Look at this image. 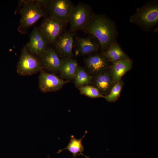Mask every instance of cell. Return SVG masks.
I'll return each mask as SVG.
<instances>
[{
    "mask_svg": "<svg viewBox=\"0 0 158 158\" xmlns=\"http://www.w3.org/2000/svg\"><path fill=\"white\" fill-rule=\"evenodd\" d=\"M73 6L69 0H49L46 7L50 16H54L66 23L68 22Z\"/></svg>",
    "mask_w": 158,
    "mask_h": 158,
    "instance_id": "52a82bcc",
    "label": "cell"
},
{
    "mask_svg": "<svg viewBox=\"0 0 158 158\" xmlns=\"http://www.w3.org/2000/svg\"><path fill=\"white\" fill-rule=\"evenodd\" d=\"M69 81L65 80L54 74L42 70L39 76V87L43 93L55 92L60 90Z\"/></svg>",
    "mask_w": 158,
    "mask_h": 158,
    "instance_id": "ba28073f",
    "label": "cell"
},
{
    "mask_svg": "<svg viewBox=\"0 0 158 158\" xmlns=\"http://www.w3.org/2000/svg\"><path fill=\"white\" fill-rule=\"evenodd\" d=\"M124 85V83L121 80L114 85L109 93L104 98L108 102H114L119 98Z\"/></svg>",
    "mask_w": 158,
    "mask_h": 158,
    "instance_id": "ffe728a7",
    "label": "cell"
},
{
    "mask_svg": "<svg viewBox=\"0 0 158 158\" xmlns=\"http://www.w3.org/2000/svg\"><path fill=\"white\" fill-rule=\"evenodd\" d=\"M92 15L91 8L86 4L79 3L73 6L68 22L70 25V31L74 32L83 29Z\"/></svg>",
    "mask_w": 158,
    "mask_h": 158,
    "instance_id": "277c9868",
    "label": "cell"
},
{
    "mask_svg": "<svg viewBox=\"0 0 158 158\" xmlns=\"http://www.w3.org/2000/svg\"><path fill=\"white\" fill-rule=\"evenodd\" d=\"M130 21L145 29L153 27L158 21L157 4L149 3L143 5L131 17Z\"/></svg>",
    "mask_w": 158,
    "mask_h": 158,
    "instance_id": "3957f363",
    "label": "cell"
},
{
    "mask_svg": "<svg viewBox=\"0 0 158 158\" xmlns=\"http://www.w3.org/2000/svg\"><path fill=\"white\" fill-rule=\"evenodd\" d=\"M102 53L111 63L129 59L128 56L115 41L111 44L106 50Z\"/></svg>",
    "mask_w": 158,
    "mask_h": 158,
    "instance_id": "2e32d148",
    "label": "cell"
},
{
    "mask_svg": "<svg viewBox=\"0 0 158 158\" xmlns=\"http://www.w3.org/2000/svg\"><path fill=\"white\" fill-rule=\"evenodd\" d=\"M42 70L40 61L30 54L24 46L22 49L18 63L17 73L21 76H29L40 72Z\"/></svg>",
    "mask_w": 158,
    "mask_h": 158,
    "instance_id": "5b68a950",
    "label": "cell"
},
{
    "mask_svg": "<svg viewBox=\"0 0 158 158\" xmlns=\"http://www.w3.org/2000/svg\"><path fill=\"white\" fill-rule=\"evenodd\" d=\"M80 92L88 97L92 98H103L104 97L98 90L92 85H87L78 87Z\"/></svg>",
    "mask_w": 158,
    "mask_h": 158,
    "instance_id": "44dd1931",
    "label": "cell"
},
{
    "mask_svg": "<svg viewBox=\"0 0 158 158\" xmlns=\"http://www.w3.org/2000/svg\"><path fill=\"white\" fill-rule=\"evenodd\" d=\"M85 64L91 75L95 76L109 69L111 63L101 53H94L85 60Z\"/></svg>",
    "mask_w": 158,
    "mask_h": 158,
    "instance_id": "8fae6325",
    "label": "cell"
},
{
    "mask_svg": "<svg viewBox=\"0 0 158 158\" xmlns=\"http://www.w3.org/2000/svg\"><path fill=\"white\" fill-rule=\"evenodd\" d=\"M20 10L21 18L18 30L20 32L26 29L35 23L45 15L43 6L38 0L22 1Z\"/></svg>",
    "mask_w": 158,
    "mask_h": 158,
    "instance_id": "7a4b0ae2",
    "label": "cell"
},
{
    "mask_svg": "<svg viewBox=\"0 0 158 158\" xmlns=\"http://www.w3.org/2000/svg\"><path fill=\"white\" fill-rule=\"evenodd\" d=\"M93 75L89 74L82 67L78 66L73 79L75 86L80 87L92 83Z\"/></svg>",
    "mask_w": 158,
    "mask_h": 158,
    "instance_id": "d6986e66",
    "label": "cell"
},
{
    "mask_svg": "<svg viewBox=\"0 0 158 158\" xmlns=\"http://www.w3.org/2000/svg\"><path fill=\"white\" fill-rule=\"evenodd\" d=\"M47 42L38 29L35 28L32 32L29 41L25 47L32 55L41 57L48 49Z\"/></svg>",
    "mask_w": 158,
    "mask_h": 158,
    "instance_id": "30bf717a",
    "label": "cell"
},
{
    "mask_svg": "<svg viewBox=\"0 0 158 158\" xmlns=\"http://www.w3.org/2000/svg\"><path fill=\"white\" fill-rule=\"evenodd\" d=\"M83 30L98 40L102 52L107 49L117 36L114 23L102 15H93Z\"/></svg>",
    "mask_w": 158,
    "mask_h": 158,
    "instance_id": "6da1fadb",
    "label": "cell"
},
{
    "mask_svg": "<svg viewBox=\"0 0 158 158\" xmlns=\"http://www.w3.org/2000/svg\"><path fill=\"white\" fill-rule=\"evenodd\" d=\"M65 24L56 18L49 16L44 20L38 29L47 42L54 43L63 32Z\"/></svg>",
    "mask_w": 158,
    "mask_h": 158,
    "instance_id": "8992f818",
    "label": "cell"
},
{
    "mask_svg": "<svg viewBox=\"0 0 158 158\" xmlns=\"http://www.w3.org/2000/svg\"><path fill=\"white\" fill-rule=\"evenodd\" d=\"M115 83L109 68L93 76L91 84L104 97L109 94Z\"/></svg>",
    "mask_w": 158,
    "mask_h": 158,
    "instance_id": "4fadbf2b",
    "label": "cell"
},
{
    "mask_svg": "<svg viewBox=\"0 0 158 158\" xmlns=\"http://www.w3.org/2000/svg\"><path fill=\"white\" fill-rule=\"evenodd\" d=\"M61 59L59 71L61 76L68 80L73 79L78 66L77 61L72 57Z\"/></svg>",
    "mask_w": 158,
    "mask_h": 158,
    "instance_id": "e0dca14e",
    "label": "cell"
},
{
    "mask_svg": "<svg viewBox=\"0 0 158 158\" xmlns=\"http://www.w3.org/2000/svg\"><path fill=\"white\" fill-rule=\"evenodd\" d=\"M133 63L129 59L111 63L110 69L115 83L122 80L123 76L130 71Z\"/></svg>",
    "mask_w": 158,
    "mask_h": 158,
    "instance_id": "9a60e30c",
    "label": "cell"
},
{
    "mask_svg": "<svg viewBox=\"0 0 158 158\" xmlns=\"http://www.w3.org/2000/svg\"><path fill=\"white\" fill-rule=\"evenodd\" d=\"M74 32L71 31L62 32L54 42V49L61 59L72 57Z\"/></svg>",
    "mask_w": 158,
    "mask_h": 158,
    "instance_id": "9c48e42d",
    "label": "cell"
},
{
    "mask_svg": "<svg viewBox=\"0 0 158 158\" xmlns=\"http://www.w3.org/2000/svg\"><path fill=\"white\" fill-rule=\"evenodd\" d=\"M87 133V131H85L84 135L80 139H77L74 135H71L69 142L67 145L63 149L59 150L58 153H59L64 150H66L72 154L73 158L80 155L83 156L86 158H88L83 153L84 148L82 141Z\"/></svg>",
    "mask_w": 158,
    "mask_h": 158,
    "instance_id": "ac0fdd59",
    "label": "cell"
},
{
    "mask_svg": "<svg viewBox=\"0 0 158 158\" xmlns=\"http://www.w3.org/2000/svg\"><path fill=\"white\" fill-rule=\"evenodd\" d=\"M42 68L52 73L59 72L61 59L54 48H50L40 57Z\"/></svg>",
    "mask_w": 158,
    "mask_h": 158,
    "instance_id": "5bb4252c",
    "label": "cell"
},
{
    "mask_svg": "<svg viewBox=\"0 0 158 158\" xmlns=\"http://www.w3.org/2000/svg\"><path fill=\"white\" fill-rule=\"evenodd\" d=\"M75 41V50L77 54L84 55L93 54L101 49L99 41L90 35L87 37H76Z\"/></svg>",
    "mask_w": 158,
    "mask_h": 158,
    "instance_id": "7c38bea8",
    "label": "cell"
}]
</instances>
